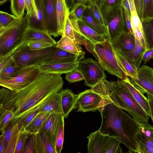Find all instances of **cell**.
<instances>
[{
	"instance_id": "cell-29",
	"label": "cell",
	"mask_w": 153,
	"mask_h": 153,
	"mask_svg": "<svg viewBox=\"0 0 153 153\" xmlns=\"http://www.w3.org/2000/svg\"><path fill=\"white\" fill-rule=\"evenodd\" d=\"M81 20L99 33L107 37L108 34L107 26L102 25L98 22L92 14L87 5Z\"/></svg>"
},
{
	"instance_id": "cell-22",
	"label": "cell",
	"mask_w": 153,
	"mask_h": 153,
	"mask_svg": "<svg viewBox=\"0 0 153 153\" xmlns=\"http://www.w3.org/2000/svg\"><path fill=\"white\" fill-rule=\"evenodd\" d=\"M81 36L91 43L95 44L105 41L106 37L99 33L82 20H78Z\"/></svg>"
},
{
	"instance_id": "cell-23",
	"label": "cell",
	"mask_w": 153,
	"mask_h": 153,
	"mask_svg": "<svg viewBox=\"0 0 153 153\" xmlns=\"http://www.w3.org/2000/svg\"><path fill=\"white\" fill-rule=\"evenodd\" d=\"M136 39L134 34L125 31L115 42L114 47L123 53L132 51L135 47Z\"/></svg>"
},
{
	"instance_id": "cell-11",
	"label": "cell",
	"mask_w": 153,
	"mask_h": 153,
	"mask_svg": "<svg viewBox=\"0 0 153 153\" xmlns=\"http://www.w3.org/2000/svg\"><path fill=\"white\" fill-rule=\"evenodd\" d=\"M136 142V153H153V126L148 123H139Z\"/></svg>"
},
{
	"instance_id": "cell-46",
	"label": "cell",
	"mask_w": 153,
	"mask_h": 153,
	"mask_svg": "<svg viewBox=\"0 0 153 153\" xmlns=\"http://www.w3.org/2000/svg\"><path fill=\"white\" fill-rule=\"evenodd\" d=\"M65 79L70 83H74L84 80L81 73L77 69L66 74Z\"/></svg>"
},
{
	"instance_id": "cell-37",
	"label": "cell",
	"mask_w": 153,
	"mask_h": 153,
	"mask_svg": "<svg viewBox=\"0 0 153 153\" xmlns=\"http://www.w3.org/2000/svg\"><path fill=\"white\" fill-rule=\"evenodd\" d=\"M13 114L11 110L0 107V131L1 134L4 133Z\"/></svg>"
},
{
	"instance_id": "cell-49",
	"label": "cell",
	"mask_w": 153,
	"mask_h": 153,
	"mask_svg": "<svg viewBox=\"0 0 153 153\" xmlns=\"http://www.w3.org/2000/svg\"><path fill=\"white\" fill-rule=\"evenodd\" d=\"M87 5L82 2H77L71 10L74 13L78 20H81L84 11Z\"/></svg>"
},
{
	"instance_id": "cell-50",
	"label": "cell",
	"mask_w": 153,
	"mask_h": 153,
	"mask_svg": "<svg viewBox=\"0 0 153 153\" xmlns=\"http://www.w3.org/2000/svg\"><path fill=\"white\" fill-rule=\"evenodd\" d=\"M25 10L29 15L31 16L37 14V10L35 0H24Z\"/></svg>"
},
{
	"instance_id": "cell-44",
	"label": "cell",
	"mask_w": 153,
	"mask_h": 153,
	"mask_svg": "<svg viewBox=\"0 0 153 153\" xmlns=\"http://www.w3.org/2000/svg\"><path fill=\"white\" fill-rule=\"evenodd\" d=\"M64 122L61 126L56 137L55 145L56 153H60L63 148L64 139Z\"/></svg>"
},
{
	"instance_id": "cell-15",
	"label": "cell",
	"mask_w": 153,
	"mask_h": 153,
	"mask_svg": "<svg viewBox=\"0 0 153 153\" xmlns=\"http://www.w3.org/2000/svg\"><path fill=\"white\" fill-rule=\"evenodd\" d=\"M41 1L47 31L55 37H58L56 0H41Z\"/></svg>"
},
{
	"instance_id": "cell-32",
	"label": "cell",
	"mask_w": 153,
	"mask_h": 153,
	"mask_svg": "<svg viewBox=\"0 0 153 153\" xmlns=\"http://www.w3.org/2000/svg\"><path fill=\"white\" fill-rule=\"evenodd\" d=\"M131 23L133 34L135 38L140 41L146 49L142 22L136 10L131 12Z\"/></svg>"
},
{
	"instance_id": "cell-57",
	"label": "cell",
	"mask_w": 153,
	"mask_h": 153,
	"mask_svg": "<svg viewBox=\"0 0 153 153\" xmlns=\"http://www.w3.org/2000/svg\"><path fill=\"white\" fill-rule=\"evenodd\" d=\"M4 134L0 136V153H4Z\"/></svg>"
},
{
	"instance_id": "cell-56",
	"label": "cell",
	"mask_w": 153,
	"mask_h": 153,
	"mask_svg": "<svg viewBox=\"0 0 153 153\" xmlns=\"http://www.w3.org/2000/svg\"><path fill=\"white\" fill-rule=\"evenodd\" d=\"M75 0H65L67 7L69 10H71L74 7L75 4Z\"/></svg>"
},
{
	"instance_id": "cell-25",
	"label": "cell",
	"mask_w": 153,
	"mask_h": 153,
	"mask_svg": "<svg viewBox=\"0 0 153 153\" xmlns=\"http://www.w3.org/2000/svg\"><path fill=\"white\" fill-rule=\"evenodd\" d=\"M98 6L107 25L117 9L122 6V0H105Z\"/></svg>"
},
{
	"instance_id": "cell-41",
	"label": "cell",
	"mask_w": 153,
	"mask_h": 153,
	"mask_svg": "<svg viewBox=\"0 0 153 153\" xmlns=\"http://www.w3.org/2000/svg\"><path fill=\"white\" fill-rule=\"evenodd\" d=\"M29 134L25 129L20 130L14 153H23L25 145Z\"/></svg>"
},
{
	"instance_id": "cell-51",
	"label": "cell",
	"mask_w": 153,
	"mask_h": 153,
	"mask_svg": "<svg viewBox=\"0 0 153 153\" xmlns=\"http://www.w3.org/2000/svg\"><path fill=\"white\" fill-rule=\"evenodd\" d=\"M19 132L13 136L9 141L4 153H14L18 137Z\"/></svg>"
},
{
	"instance_id": "cell-14",
	"label": "cell",
	"mask_w": 153,
	"mask_h": 153,
	"mask_svg": "<svg viewBox=\"0 0 153 153\" xmlns=\"http://www.w3.org/2000/svg\"><path fill=\"white\" fill-rule=\"evenodd\" d=\"M64 118L62 113H51L39 131L49 138L54 147L59 131L64 122Z\"/></svg>"
},
{
	"instance_id": "cell-35",
	"label": "cell",
	"mask_w": 153,
	"mask_h": 153,
	"mask_svg": "<svg viewBox=\"0 0 153 153\" xmlns=\"http://www.w3.org/2000/svg\"><path fill=\"white\" fill-rule=\"evenodd\" d=\"M143 31L146 49L153 48V17L142 22Z\"/></svg>"
},
{
	"instance_id": "cell-33",
	"label": "cell",
	"mask_w": 153,
	"mask_h": 153,
	"mask_svg": "<svg viewBox=\"0 0 153 153\" xmlns=\"http://www.w3.org/2000/svg\"><path fill=\"white\" fill-rule=\"evenodd\" d=\"M21 68L16 64L11 55L2 70L0 71V79H8L16 77Z\"/></svg>"
},
{
	"instance_id": "cell-40",
	"label": "cell",
	"mask_w": 153,
	"mask_h": 153,
	"mask_svg": "<svg viewBox=\"0 0 153 153\" xmlns=\"http://www.w3.org/2000/svg\"><path fill=\"white\" fill-rule=\"evenodd\" d=\"M4 134V150L5 151L7 143L10 139L19 131L17 123L13 125L9 124Z\"/></svg>"
},
{
	"instance_id": "cell-39",
	"label": "cell",
	"mask_w": 153,
	"mask_h": 153,
	"mask_svg": "<svg viewBox=\"0 0 153 153\" xmlns=\"http://www.w3.org/2000/svg\"><path fill=\"white\" fill-rule=\"evenodd\" d=\"M137 14L142 22L147 18V12L150 0H134Z\"/></svg>"
},
{
	"instance_id": "cell-2",
	"label": "cell",
	"mask_w": 153,
	"mask_h": 153,
	"mask_svg": "<svg viewBox=\"0 0 153 153\" xmlns=\"http://www.w3.org/2000/svg\"><path fill=\"white\" fill-rule=\"evenodd\" d=\"M98 110L102 117L99 130L104 134L119 137L122 143L132 152L136 153L139 123L112 102L104 103Z\"/></svg>"
},
{
	"instance_id": "cell-7",
	"label": "cell",
	"mask_w": 153,
	"mask_h": 153,
	"mask_svg": "<svg viewBox=\"0 0 153 153\" xmlns=\"http://www.w3.org/2000/svg\"><path fill=\"white\" fill-rule=\"evenodd\" d=\"M56 45L39 50H30L27 44H24L12 55L16 64L21 68L37 66L41 62L55 52Z\"/></svg>"
},
{
	"instance_id": "cell-3",
	"label": "cell",
	"mask_w": 153,
	"mask_h": 153,
	"mask_svg": "<svg viewBox=\"0 0 153 153\" xmlns=\"http://www.w3.org/2000/svg\"><path fill=\"white\" fill-rule=\"evenodd\" d=\"M91 88L102 97L104 103H113L127 111L140 123H148L149 116L134 97L122 79L110 82L104 79Z\"/></svg>"
},
{
	"instance_id": "cell-18",
	"label": "cell",
	"mask_w": 153,
	"mask_h": 153,
	"mask_svg": "<svg viewBox=\"0 0 153 153\" xmlns=\"http://www.w3.org/2000/svg\"><path fill=\"white\" fill-rule=\"evenodd\" d=\"M71 62L43 64L36 66L41 73L46 74H64L77 69L79 62Z\"/></svg>"
},
{
	"instance_id": "cell-48",
	"label": "cell",
	"mask_w": 153,
	"mask_h": 153,
	"mask_svg": "<svg viewBox=\"0 0 153 153\" xmlns=\"http://www.w3.org/2000/svg\"><path fill=\"white\" fill-rule=\"evenodd\" d=\"M27 44L30 49L33 50H41L56 45L43 42H29Z\"/></svg>"
},
{
	"instance_id": "cell-28",
	"label": "cell",
	"mask_w": 153,
	"mask_h": 153,
	"mask_svg": "<svg viewBox=\"0 0 153 153\" xmlns=\"http://www.w3.org/2000/svg\"><path fill=\"white\" fill-rule=\"evenodd\" d=\"M62 36L60 39L56 43L57 48L73 54L84 56L85 53L82 50L81 45L66 36Z\"/></svg>"
},
{
	"instance_id": "cell-43",
	"label": "cell",
	"mask_w": 153,
	"mask_h": 153,
	"mask_svg": "<svg viewBox=\"0 0 153 153\" xmlns=\"http://www.w3.org/2000/svg\"><path fill=\"white\" fill-rule=\"evenodd\" d=\"M18 18L13 15L1 11H0V28L6 27Z\"/></svg>"
},
{
	"instance_id": "cell-26",
	"label": "cell",
	"mask_w": 153,
	"mask_h": 153,
	"mask_svg": "<svg viewBox=\"0 0 153 153\" xmlns=\"http://www.w3.org/2000/svg\"><path fill=\"white\" fill-rule=\"evenodd\" d=\"M114 52L121 66L127 76L131 78H137V68L120 50L114 47Z\"/></svg>"
},
{
	"instance_id": "cell-45",
	"label": "cell",
	"mask_w": 153,
	"mask_h": 153,
	"mask_svg": "<svg viewBox=\"0 0 153 153\" xmlns=\"http://www.w3.org/2000/svg\"><path fill=\"white\" fill-rule=\"evenodd\" d=\"M88 6L92 14L98 22L102 25L107 26L105 23L99 7L96 4Z\"/></svg>"
},
{
	"instance_id": "cell-13",
	"label": "cell",
	"mask_w": 153,
	"mask_h": 153,
	"mask_svg": "<svg viewBox=\"0 0 153 153\" xmlns=\"http://www.w3.org/2000/svg\"><path fill=\"white\" fill-rule=\"evenodd\" d=\"M137 78H131L135 86L143 93L153 96V69L143 65L137 69Z\"/></svg>"
},
{
	"instance_id": "cell-10",
	"label": "cell",
	"mask_w": 153,
	"mask_h": 153,
	"mask_svg": "<svg viewBox=\"0 0 153 153\" xmlns=\"http://www.w3.org/2000/svg\"><path fill=\"white\" fill-rule=\"evenodd\" d=\"M104 104L102 97L91 88L77 95L76 108L78 109L77 111L94 112Z\"/></svg>"
},
{
	"instance_id": "cell-55",
	"label": "cell",
	"mask_w": 153,
	"mask_h": 153,
	"mask_svg": "<svg viewBox=\"0 0 153 153\" xmlns=\"http://www.w3.org/2000/svg\"><path fill=\"white\" fill-rule=\"evenodd\" d=\"M153 17V0H150L147 12V18ZM146 18V19H147Z\"/></svg>"
},
{
	"instance_id": "cell-52",
	"label": "cell",
	"mask_w": 153,
	"mask_h": 153,
	"mask_svg": "<svg viewBox=\"0 0 153 153\" xmlns=\"http://www.w3.org/2000/svg\"><path fill=\"white\" fill-rule=\"evenodd\" d=\"M125 18V24L127 31L133 34L131 27V17L128 15L126 11L123 8Z\"/></svg>"
},
{
	"instance_id": "cell-5",
	"label": "cell",
	"mask_w": 153,
	"mask_h": 153,
	"mask_svg": "<svg viewBox=\"0 0 153 153\" xmlns=\"http://www.w3.org/2000/svg\"><path fill=\"white\" fill-rule=\"evenodd\" d=\"M93 49L95 57L105 70L121 79L127 76L116 57L114 46L107 39L102 42L94 44Z\"/></svg>"
},
{
	"instance_id": "cell-21",
	"label": "cell",
	"mask_w": 153,
	"mask_h": 153,
	"mask_svg": "<svg viewBox=\"0 0 153 153\" xmlns=\"http://www.w3.org/2000/svg\"><path fill=\"white\" fill-rule=\"evenodd\" d=\"M121 79L124 82L135 100L150 117V111L148 98L135 86L129 77L127 76Z\"/></svg>"
},
{
	"instance_id": "cell-38",
	"label": "cell",
	"mask_w": 153,
	"mask_h": 153,
	"mask_svg": "<svg viewBox=\"0 0 153 153\" xmlns=\"http://www.w3.org/2000/svg\"><path fill=\"white\" fill-rule=\"evenodd\" d=\"M12 13L18 18L24 17L25 10L24 0H10Z\"/></svg>"
},
{
	"instance_id": "cell-27",
	"label": "cell",
	"mask_w": 153,
	"mask_h": 153,
	"mask_svg": "<svg viewBox=\"0 0 153 153\" xmlns=\"http://www.w3.org/2000/svg\"><path fill=\"white\" fill-rule=\"evenodd\" d=\"M56 10L59 36L63 35L66 21L70 10L65 0H56Z\"/></svg>"
},
{
	"instance_id": "cell-17",
	"label": "cell",
	"mask_w": 153,
	"mask_h": 153,
	"mask_svg": "<svg viewBox=\"0 0 153 153\" xmlns=\"http://www.w3.org/2000/svg\"><path fill=\"white\" fill-rule=\"evenodd\" d=\"M37 107L40 112L62 113L60 91L55 92L47 97Z\"/></svg>"
},
{
	"instance_id": "cell-31",
	"label": "cell",
	"mask_w": 153,
	"mask_h": 153,
	"mask_svg": "<svg viewBox=\"0 0 153 153\" xmlns=\"http://www.w3.org/2000/svg\"><path fill=\"white\" fill-rule=\"evenodd\" d=\"M36 137L37 153H56L54 146L46 136L39 132Z\"/></svg>"
},
{
	"instance_id": "cell-19",
	"label": "cell",
	"mask_w": 153,
	"mask_h": 153,
	"mask_svg": "<svg viewBox=\"0 0 153 153\" xmlns=\"http://www.w3.org/2000/svg\"><path fill=\"white\" fill-rule=\"evenodd\" d=\"M37 10L36 15L30 16L27 13L25 16L28 28L47 32L44 17L41 0H35Z\"/></svg>"
},
{
	"instance_id": "cell-1",
	"label": "cell",
	"mask_w": 153,
	"mask_h": 153,
	"mask_svg": "<svg viewBox=\"0 0 153 153\" xmlns=\"http://www.w3.org/2000/svg\"><path fill=\"white\" fill-rule=\"evenodd\" d=\"M61 75L41 73L31 83L17 92L1 88L0 107L14 113L9 124H16L30 109L53 93L61 91L63 84Z\"/></svg>"
},
{
	"instance_id": "cell-60",
	"label": "cell",
	"mask_w": 153,
	"mask_h": 153,
	"mask_svg": "<svg viewBox=\"0 0 153 153\" xmlns=\"http://www.w3.org/2000/svg\"><path fill=\"white\" fill-rule=\"evenodd\" d=\"M7 0H0V4L2 5L6 2Z\"/></svg>"
},
{
	"instance_id": "cell-59",
	"label": "cell",
	"mask_w": 153,
	"mask_h": 153,
	"mask_svg": "<svg viewBox=\"0 0 153 153\" xmlns=\"http://www.w3.org/2000/svg\"><path fill=\"white\" fill-rule=\"evenodd\" d=\"M77 2H82L84 3H88L89 0H76Z\"/></svg>"
},
{
	"instance_id": "cell-34",
	"label": "cell",
	"mask_w": 153,
	"mask_h": 153,
	"mask_svg": "<svg viewBox=\"0 0 153 153\" xmlns=\"http://www.w3.org/2000/svg\"><path fill=\"white\" fill-rule=\"evenodd\" d=\"M51 113L40 112L24 129L29 134H36Z\"/></svg>"
},
{
	"instance_id": "cell-9",
	"label": "cell",
	"mask_w": 153,
	"mask_h": 153,
	"mask_svg": "<svg viewBox=\"0 0 153 153\" xmlns=\"http://www.w3.org/2000/svg\"><path fill=\"white\" fill-rule=\"evenodd\" d=\"M41 73L36 66L23 68L16 77L8 79H0V85L12 91L17 92L31 83Z\"/></svg>"
},
{
	"instance_id": "cell-8",
	"label": "cell",
	"mask_w": 153,
	"mask_h": 153,
	"mask_svg": "<svg viewBox=\"0 0 153 153\" xmlns=\"http://www.w3.org/2000/svg\"><path fill=\"white\" fill-rule=\"evenodd\" d=\"M77 70L84 78L85 85L91 88L106 77L99 62L91 58L79 61Z\"/></svg>"
},
{
	"instance_id": "cell-42",
	"label": "cell",
	"mask_w": 153,
	"mask_h": 153,
	"mask_svg": "<svg viewBox=\"0 0 153 153\" xmlns=\"http://www.w3.org/2000/svg\"><path fill=\"white\" fill-rule=\"evenodd\" d=\"M23 153H37L36 134H29Z\"/></svg>"
},
{
	"instance_id": "cell-36",
	"label": "cell",
	"mask_w": 153,
	"mask_h": 153,
	"mask_svg": "<svg viewBox=\"0 0 153 153\" xmlns=\"http://www.w3.org/2000/svg\"><path fill=\"white\" fill-rule=\"evenodd\" d=\"M40 112L37 106L29 110L17 123L19 131L24 129Z\"/></svg>"
},
{
	"instance_id": "cell-53",
	"label": "cell",
	"mask_w": 153,
	"mask_h": 153,
	"mask_svg": "<svg viewBox=\"0 0 153 153\" xmlns=\"http://www.w3.org/2000/svg\"><path fill=\"white\" fill-rule=\"evenodd\" d=\"M153 59V48L146 49L144 53L142 61L145 64Z\"/></svg>"
},
{
	"instance_id": "cell-12",
	"label": "cell",
	"mask_w": 153,
	"mask_h": 153,
	"mask_svg": "<svg viewBox=\"0 0 153 153\" xmlns=\"http://www.w3.org/2000/svg\"><path fill=\"white\" fill-rule=\"evenodd\" d=\"M108 34L106 39L114 46L120 36L126 30L123 8L119 7L107 25Z\"/></svg>"
},
{
	"instance_id": "cell-4",
	"label": "cell",
	"mask_w": 153,
	"mask_h": 153,
	"mask_svg": "<svg viewBox=\"0 0 153 153\" xmlns=\"http://www.w3.org/2000/svg\"><path fill=\"white\" fill-rule=\"evenodd\" d=\"M25 16L17 18L7 27L0 28V57L9 56L24 44L27 28Z\"/></svg>"
},
{
	"instance_id": "cell-47",
	"label": "cell",
	"mask_w": 153,
	"mask_h": 153,
	"mask_svg": "<svg viewBox=\"0 0 153 153\" xmlns=\"http://www.w3.org/2000/svg\"><path fill=\"white\" fill-rule=\"evenodd\" d=\"M62 36H66L73 40L76 41L74 29L72 24L68 17V16L65 24Z\"/></svg>"
},
{
	"instance_id": "cell-58",
	"label": "cell",
	"mask_w": 153,
	"mask_h": 153,
	"mask_svg": "<svg viewBox=\"0 0 153 153\" xmlns=\"http://www.w3.org/2000/svg\"><path fill=\"white\" fill-rule=\"evenodd\" d=\"M100 0H89L88 2V4L87 5L96 4Z\"/></svg>"
},
{
	"instance_id": "cell-54",
	"label": "cell",
	"mask_w": 153,
	"mask_h": 153,
	"mask_svg": "<svg viewBox=\"0 0 153 153\" xmlns=\"http://www.w3.org/2000/svg\"><path fill=\"white\" fill-rule=\"evenodd\" d=\"M148 100L149 105L150 111V116L153 124V96L146 93Z\"/></svg>"
},
{
	"instance_id": "cell-24",
	"label": "cell",
	"mask_w": 153,
	"mask_h": 153,
	"mask_svg": "<svg viewBox=\"0 0 153 153\" xmlns=\"http://www.w3.org/2000/svg\"><path fill=\"white\" fill-rule=\"evenodd\" d=\"M43 42L56 45V42L48 32L31 29H27L25 32L24 42L27 44L29 42Z\"/></svg>"
},
{
	"instance_id": "cell-30",
	"label": "cell",
	"mask_w": 153,
	"mask_h": 153,
	"mask_svg": "<svg viewBox=\"0 0 153 153\" xmlns=\"http://www.w3.org/2000/svg\"><path fill=\"white\" fill-rule=\"evenodd\" d=\"M146 49L142 43L136 39V44L134 49L129 52L123 53L138 69L142 61Z\"/></svg>"
},
{
	"instance_id": "cell-20",
	"label": "cell",
	"mask_w": 153,
	"mask_h": 153,
	"mask_svg": "<svg viewBox=\"0 0 153 153\" xmlns=\"http://www.w3.org/2000/svg\"><path fill=\"white\" fill-rule=\"evenodd\" d=\"M60 92L62 114L64 117L67 118L70 112L76 108L77 95L68 88L62 90Z\"/></svg>"
},
{
	"instance_id": "cell-16",
	"label": "cell",
	"mask_w": 153,
	"mask_h": 153,
	"mask_svg": "<svg viewBox=\"0 0 153 153\" xmlns=\"http://www.w3.org/2000/svg\"><path fill=\"white\" fill-rule=\"evenodd\" d=\"M84 56L73 54L58 48L55 52L42 60L39 65L80 61L82 59Z\"/></svg>"
},
{
	"instance_id": "cell-6",
	"label": "cell",
	"mask_w": 153,
	"mask_h": 153,
	"mask_svg": "<svg viewBox=\"0 0 153 153\" xmlns=\"http://www.w3.org/2000/svg\"><path fill=\"white\" fill-rule=\"evenodd\" d=\"M88 153H122L121 139L117 136L104 134L99 130L87 137Z\"/></svg>"
}]
</instances>
